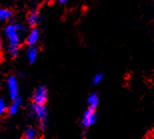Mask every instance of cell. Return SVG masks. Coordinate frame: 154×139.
<instances>
[{
  "instance_id": "1",
  "label": "cell",
  "mask_w": 154,
  "mask_h": 139,
  "mask_svg": "<svg viewBox=\"0 0 154 139\" xmlns=\"http://www.w3.org/2000/svg\"><path fill=\"white\" fill-rule=\"evenodd\" d=\"M5 35L9 41V45L19 46L20 43L19 32H18L15 24H11V25H8L5 28Z\"/></svg>"
},
{
  "instance_id": "2",
  "label": "cell",
  "mask_w": 154,
  "mask_h": 139,
  "mask_svg": "<svg viewBox=\"0 0 154 139\" xmlns=\"http://www.w3.org/2000/svg\"><path fill=\"white\" fill-rule=\"evenodd\" d=\"M32 112L40 120V122H45L47 118V109L45 103H34L32 106Z\"/></svg>"
},
{
  "instance_id": "3",
  "label": "cell",
  "mask_w": 154,
  "mask_h": 139,
  "mask_svg": "<svg viewBox=\"0 0 154 139\" xmlns=\"http://www.w3.org/2000/svg\"><path fill=\"white\" fill-rule=\"evenodd\" d=\"M33 103H45L47 100V89L44 85H40L34 91L33 94Z\"/></svg>"
},
{
  "instance_id": "4",
  "label": "cell",
  "mask_w": 154,
  "mask_h": 139,
  "mask_svg": "<svg viewBox=\"0 0 154 139\" xmlns=\"http://www.w3.org/2000/svg\"><path fill=\"white\" fill-rule=\"evenodd\" d=\"M97 118V114L95 113V109H89L84 112L82 116V125L84 127H89L92 124H94Z\"/></svg>"
},
{
  "instance_id": "5",
  "label": "cell",
  "mask_w": 154,
  "mask_h": 139,
  "mask_svg": "<svg viewBox=\"0 0 154 139\" xmlns=\"http://www.w3.org/2000/svg\"><path fill=\"white\" fill-rule=\"evenodd\" d=\"M7 88L9 91V95L12 100H16L18 97V83L15 77H10L7 82Z\"/></svg>"
},
{
  "instance_id": "6",
  "label": "cell",
  "mask_w": 154,
  "mask_h": 139,
  "mask_svg": "<svg viewBox=\"0 0 154 139\" xmlns=\"http://www.w3.org/2000/svg\"><path fill=\"white\" fill-rule=\"evenodd\" d=\"M39 40V30L37 28H34L30 31L29 35L26 38V44L27 46H34Z\"/></svg>"
},
{
  "instance_id": "7",
  "label": "cell",
  "mask_w": 154,
  "mask_h": 139,
  "mask_svg": "<svg viewBox=\"0 0 154 139\" xmlns=\"http://www.w3.org/2000/svg\"><path fill=\"white\" fill-rule=\"evenodd\" d=\"M37 56H38V49L37 47H35L34 46H28V48H27L26 50V57L28 59L29 63H34L36 61V59H37Z\"/></svg>"
},
{
  "instance_id": "8",
  "label": "cell",
  "mask_w": 154,
  "mask_h": 139,
  "mask_svg": "<svg viewBox=\"0 0 154 139\" xmlns=\"http://www.w3.org/2000/svg\"><path fill=\"white\" fill-rule=\"evenodd\" d=\"M27 21H28L30 26H32V27L36 26L40 21V13L37 10L30 12L29 15H28V18H27Z\"/></svg>"
},
{
  "instance_id": "9",
  "label": "cell",
  "mask_w": 154,
  "mask_h": 139,
  "mask_svg": "<svg viewBox=\"0 0 154 139\" xmlns=\"http://www.w3.org/2000/svg\"><path fill=\"white\" fill-rule=\"evenodd\" d=\"M21 103V100L19 97H17L16 100H12V104L9 106L8 109V112L10 115H14V114L17 113L18 111V107H19V104Z\"/></svg>"
},
{
  "instance_id": "10",
  "label": "cell",
  "mask_w": 154,
  "mask_h": 139,
  "mask_svg": "<svg viewBox=\"0 0 154 139\" xmlns=\"http://www.w3.org/2000/svg\"><path fill=\"white\" fill-rule=\"evenodd\" d=\"M98 97L96 94H92L89 95L88 100H87V103L89 104V107L92 109H96L97 107V104H98Z\"/></svg>"
},
{
  "instance_id": "11",
  "label": "cell",
  "mask_w": 154,
  "mask_h": 139,
  "mask_svg": "<svg viewBox=\"0 0 154 139\" xmlns=\"http://www.w3.org/2000/svg\"><path fill=\"white\" fill-rule=\"evenodd\" d=\"M12 12L7 8H0V21H7L10 19Z\"/></svg>"
},
{
  "instance_id": "12",
  "label": "cell",
  "mask_w": 154,
  "mask_h": 139,
  "mask_svg": "<svg viewBox=\"0 0 154 139\" xmlns=\"http://www.w3.org/2000/svg\"><path fill=\"white\" fill-rule=\"evenodd\" d=\"M37 135V132L33 127H28L24 133V138L25 139H34Z\"/></svg>"
},
{
  "instance_id": "13",
  "label": "cell",
  "mask_w": 154,
  "mask_h": 139,
  "mask_svg": "<svg viewBox=\"0 0 154 139\" xmlns=\"http://www.w3.org/2000/svg\"><path fill=\"white\" fill-rule=\"evenodd\" d=\"M8 52L12 57H16L19 53V46L16 45H9L8 46Z\"/></svg>"
},
{
  "instance_id": "14",
  "label": "cell",
  "mask_w": 154,
  "mask_h": 139,
  "mask_svg": "<svg viewBox=\"0 0 154 139\" xmlns=\"http://www.w3.org/2000/svg\"><path fill=\"white\" fill-rule=\"evenodd\" d=\"M6 110V103H5V100L3 98H0V116L2 115L3 113L5 112Z\"/></svg>"
},
{
  "instance_id": "15",
  "label": "cell",
  "mask_w": 154,
  "mask_h": 139,
  "mask_svg": "<svg viewBox=\"0 0 154 139\" xmlns=\"http://www.w3.org/2000/svg\"><path fill=\"white\" fill-rule=\"evenodd\" d=\"M102 78H103V75L102 74H97V75H95L94 76V78H93V83H99L101 81H102Z\"/></svg>"
},
{
  "instance_id": "16",
  "label": "cell",
  "mask_w": 154,
  "mask_h": 139,
  "mask_svg": "<svg viewBox=\"0 0 154 139\" xmlns=\"http://www.w3.org/2000/svg\"><path fill=\"white\" fill-rule=\"evenodd\" d=\"M58 2H59L60 4H65V3L68 2V0H58Z\"/></svg>"
},
{
  "instance_id": "17",
  "label": "cell",
  "mask_w": 154,
  "mask_h": 139,
  "mask_svg": "<svg viewBox=\"0 0 154 139\" xmlns=\"http://www.w3.org/2000/svg\"><path fill=\"white\" fill-rule=\"evenodd\" d=\"M1 51H2V39L0 37V53H1Z\"/></svg>"
}]
</instances>
